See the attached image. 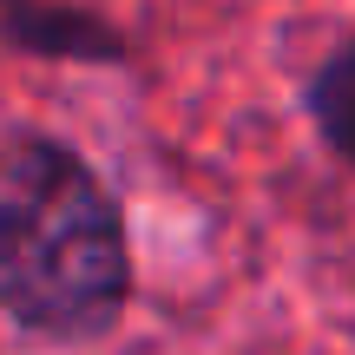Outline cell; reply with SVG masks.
<instances>
[{"label": "cell", "mask_w": 355, "mask_h": 355, "mask_svg": "<svg viewBox=\"0 0 355 355\" xmlns=\"http://www.w3.org/2000/svg\"><path fill=\"white\" fill-rule=\"evenodd\" d=\"M132 309V230L86 152L0 125V316L33 343L92 349Z\"/></svg>", "instance_id": "1"}, {"label": "cell", "mask_w": 355, "mask_h": 355, "mask_svg": "<svg viewBox=\"0 0 355 355\" xmlns=\"http://www.w3.org/2000/svg\"><path fill=\"white\" fill-rule=\"evenodd\" d=\"M0 46L53 66H125L132 40L92 0H0Z\"/></svg>", "instance_id": "2"}, {"label": "cell", "mask_w": 355, "mask_h": 355, "mask_svg": "<svg viewBox=\"0 0 355 355\" xmlns=\"http://www.w3.org/2000/svg\"><path fill=\"white\" fill-rule=\"evenodd\" d=\"M303 112L316 125V139L355 171V33L336 40L303 79Z\"/></svg>", "instance_id": "3"}]
</instances>
